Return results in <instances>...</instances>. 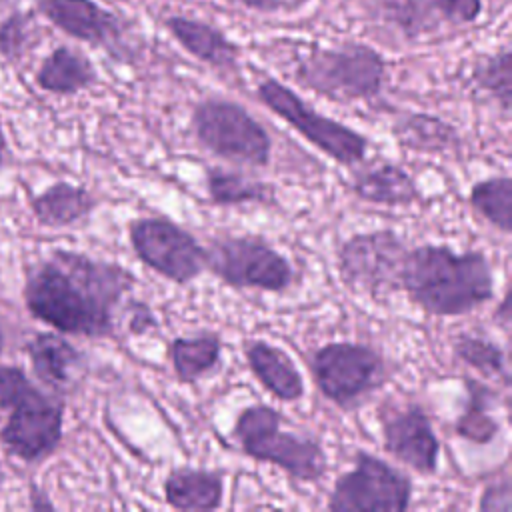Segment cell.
Wrapping results in <instances>:
<instances>
[{"mask_svg":"<svg viewBox=\"0 0 512 512\" xmlns=\"http://www.w3.org/2000/svg\"><path fill=\"white\" fill-rule=\"evenodd\" d=\"M134 286L136 276L116 262L56 250L28 272L24 300L58 332L110 338L116 334V310Z\"/></svg>","mask_w":512,"mask_h":512,"instance_id":"cell-1","label":"cell"},{"mask_svg":"<svg viewBox=\"0 0 512 512\" xmlns=\"http://www.w3.org/2000/svg\"><path fill=\"white\" fill-rule=\"evenodd\" d=\"M400 290L430 316H464L494 298V270L480 250L456 252L448 244L408 246Z\"/></svg>","mask_w":512,"mask_h":512,"instance_id":"cell-2","label":"cell"},{"mask_svg":"<svg viewBox=\"0 0 512 512\" xmlns=\"http://www.w3.org/2000/svg\"><path fill=\"white\" fill-rule=\"evenodd\" d=\"M284 416L268 404L242 408L232 426V438L244 456L280 468L296 482H318L328 472V456L314 436L284 430Z\"/></svg>","mask_w":512,"mask_h":512,"instance_id":"cell-3","label":"cell"},{"mask_svg":"<svg viewBox=\"0 0 512 512\" xmlns=\"http://www.w3.org/2000/svg\"><path fill=\"white\" fill-rule=\"evenodd\" d=\"M0 412L6 414L0 438L18 458L38 462L60 444L62 402L42 392L16 366H0Z\"/></svg>","mask_w":512,"mask_h":512,"instance_id":"cell-4","label":"cell"},{"mask_svg":"<svg viewBox=\"0 0 512 512\" xmlns=\"http://www.w3.org/2000/svg\"><path fill=\"white\" fill-rule=\"evenodd\" d=\"M310 372L320 394L340 410L360 408L384 386L386 358L360 342H328L310 354Z\"/></svg>","mask_w":512,"mask_h":512,"instance_id":"cell-5","label":"cell"},{"mask_svg":"<svg viewBox=\"0 0 512 512\" xmlns=\"http://www.w3.org/2000/svg\"><path fill=\"white\" fill-rule=\"evenodd\" d=\"M204 250L206 270L230 288L282 294L294 282L290 260L262 236L228 234Z\"/></svg>","mask_w":512,"mask_h":512,"instance_id":"cell-6","label":"cell"},{"mask_svg":"<svg viewBox=\"0 0 512 512\" xmlns=\"http://www.w3.org/2000/svg\"><path fill=\"white\" fill-rule=\"evenodd\" d=\"M192 130L198 144L216 158L248 168L270 164L268 130L236 102L216 98L200 102L192 112Z\"/></svg>","mask_w":512,"mask_h":512,"instance_id":"cell-7","label":"cell"},{"mask_svg":"<svg viewBox=\"0 0 512 512\" xmlns=\"http://www.w3.org/2000/svg\"><path fill=\"white\" fill-rule=\"evenodd\" d=\"M408 244L394 230L360 232L336 252L340 282L354 294L382 300L400 290V272Z\"/></svg>","mask_w":512,"mask_h":512,"instance_id":"cell-8","label":"cell"},{"mask_svg":"<svg viewBox=\"0 0 512 512\" xmlns=\"http://www.w3.org/2000/svg\"><path fill=\"white\" fill-rule=\"evenodd\" d=\"M414 484L406 472L386 460L356 450L354 468L338 476L326 508L334 512H404L410 508Z\"/></svg>","mask_w":512,"mask_h":512,"instance_id":"cell-9","label":"cell"},{"mask_svg":"<svg viewBox=\"0 0 512 512\" xmlns=\"http://www.w3.org/2000/svg\"><path fill=\"white\" fill-rule=\"evenodd\" d=\"M128 240L146 268L174 284H190L206 270L204 246L170 218H132L128 222Z\"/></svg>","mask_w":512,"mask_h":512,"instance_id":"cell-10","label":"cell"},{"mask_svg":"<svg viewBox=\"0 0 512 512\" xmlns=\"http://www.w3.org/2000/svg\"><path fill=\"white\" fill-rule=\"evenodd\" d=\"M260 100L288 126H292L314 148L342 166H354L368 152V138L354 128L316 112L296 92L278 80H266L258 86Z\"/></svg>","mask_w":512,"mask_h":512,"instance_id":"cell-11","label":"cell"},{"mask_svg":"<svg viewBox=\"0 0 512 512\" xmlns=\"http://www.w3.org/2000/svg\"><path fill=\"white\" fill-rule=\"evenodd\" d=\"M378 422L384 450L394 460L422 476L436 474L440 438L432 426L430 416L420 404L410 402L384 410L380 412Z\"/></svg>","mask_w":512,"mask_h":512,"instance_id":"cell-12","label":"cell"},{"mask_svg":"<svg viewBox=\"0 0 512 512\" xmlns=\"http://www.w3.org/2000/svg\"><path fill=\"white\" fill-rule=\"evenodd\" d=\"M382 62L368 50L322 54L310 62L304 80L332 100L370 98L382 84Z\"/></svg>","mask_w":512,"mask_h":512,"instance_id":"cell-13","label":"cell"},{"mask_svg":"<svg viewBox=\"0 0 512 512\" xmlns=\"http://www.w3.org/2000/svg\"><path fill=\"white\" fill-rule=\"evenodd\" d=\"M244 356L260 386L282 402H298L304 396V378L296 362L276 344L254 338L244 344Z\"/></svg>","mask_w":512,"mask_h":512,"instance_id":"cell-14","label":"cell"},{"mask_svg":"<svg viewBox=\"0 0 512 512\" xmlns=\"http://www.w3.org/2000/svg\"><path fill=\"white\" fill-rule=\"evenodd\" d=\"M164 500L170 508L182 512L218 510L224 500V476L210 468L178 466L162 482Z\"/></svg>","mask_w":512,"mask_h":512,"instance_id":"cell-15","label":"cell"},{"mask_svg":"<svg viewBox=\"0 0 512 512\" xmlns=\"http://www.w3.org/2000/svg\"><path fill=\"white\" fill-rule=\"evenodd\" d=\"M354 196L374 206H410L420 200V188L412 174L394 162L358 170L350 184Z\"/></svg>","mask_w":512,"mask_h":512,"instance_id":"cell-16","label":"cell"},{"mask_svg":"<svg viewBox=\"0 0 512 512\" xmlns=\"http://www.w3.org/2000/svg\"><path fill=\"white\" fill-rule=\"evenodd\" d=\"M168 360L180 384H194L220 366L222 338L216 332L176 336L168 342Z\"/></svg>","mask_w":512,"mask_h":512,"instance_id":"cell-17","label":"cell"},{"mask_svg":"<svg viewBox=\"0 0 512 512\" xmlns=\"http://www.w3.org/2000/svg\"><path fill=\"white\" fill-rule=\"evenodd\" d=\"M466 398L464 406L454 422V430L460 438L472 444H490L500 432V420L494 416L498 406V392L486 382L464 378Z\"/></svg>","mask_w":512,"mask_h":512,"instance_id":"cell-18","label":"cell"},{"mask_svg":"<svg viewBox=\"0 0 512 512\" xmlns=\"http://www.w3.org/2000/svg\"><path fill=\"white\" fill-rule=\"evenodd\" d=\"M28 356L36 376L54 390H66L82 366V354L58 334H36L28 344Z\"/></svg>","mask_w":512,"mask_h":512,"instance_id":"cell-19","label":"cell"},{"mask_svg":"<svg viewBox=\"0 0 512 512\" xmlns=\"http://www.w3.org/2000/svg\"><path fill=\"white\" fill-rule=\"evenodd\" d=\"M392 136L402 148L422 154H444L462 142L452 124L418 112L398 118L392 126Z\"/></svg>","mask_w":512,"mask_h":512,"instance_id":"cell-20","label":"cell"},{"mask_svg":"<svg viewBox=\"0 0 512 512\" xmlns=\"http://www.w3.org/2000/svg\"><path fill=\"white\" fill-rule=\"evenodd\" d=\"M94 206V196L86 188L70 182H56L32 200L34 216L44 226H70L80 222Z\"/></svg>","mask_w":512,"mask_h":512,"instance_id":"cell-21","label":"cell"},{"mask_svg":"<svg viewBox=\"0 0 512 512\" xmlns=\"http://www.w3.org/2000/svg\"><path fill=\"white\" fill-rule=\"evenodd\" d=\"M204 182L210 202L216 206L270 204L274 198V188L270 184L220 166H208L204 170Z\"/></svg>","mask_w":512,"mask_h":512,"instance_id":"cell-22","label":"cell"},{"mask_svg":"<svg viewBox=\"0 0 512 512\" xmlns=\"http://www.w3.org/2000/svg\"><path fill=\"white\" fill-rule=\"evenodd\" d=\"M42 8L60 28L84 40H102L114 30L112 16L88 0H44Z\"/></svg>","mask_w":512,"mask_h":512,"instance_id":"cell-23","label":"cell"},{"mask_svg":"<svg viewBox=\"0 0 512 512\" xmlns=\"http://www.w3.org/2000/svg\"><path fill=\"white\" fill-rule=\"evenodd\" d=\"M452 352L462 364L476 370L480 376L498 380L504 388L510 386L508 358L496 340L484 334L462 332L452 340Z\"/></svg>","mask_w":512,"mask_h":512,"instance_id":"cell-24","label":"cell"},{"mask_svg":"<svg viewBox=\"0 0 512 512\" xmlns=\"http://www.w3.org/2000/svg\"><path fill=\"white\" fill-rule=\"evenodd\" d=\"M470 206L478 216H482L490 226L502 234L512 230V178L510 176H490L478 180L470 188Z\"/></svg>","mask_w":512,"mask_h":512,"instance_id":"cell-25","label":"cell"},{"mask_svg":"<svg viewBox=\"0 0 512 512\" xmlns=\"http://www.w3.org/2000/svg\"><path fill=\"white\" fill-rule=\"evenodd\" d=\"M92 80L94 72L90 64L82 56L66 48L56 50L38 72V84L44 90L56 94L78 92L80 88H86Z\"/></svg>","mask_w":512,"mask_h":512,"instance_id":"cell-26","label":"cell"},{"mask_svg":"<svg viewBox=\"0 0 512 512\" xmlns=\"http://www.w3.org/2000/svg\"><path fill=\"white\" fill-rule=\"evenodd\" d=\"M172 30L178 36V40L200 60L210 62L214 66H228L234 60V48L212 28L186 22V20H174Z\"/></svg>","mask_w":512,"mask_h":512,"instance_id":"cell-27","label":"cell"},{"mask_svg":"<svg viewBox=\"0 0 512 512\" xmlns=\"http://www.w3.org/2000/svg\"><path fill=\"white\" fill-rule=\"evenodd\" d=\"M482 86L500 102L502 110H510V64L508 56H500L494 62L486 66V70L480 76Z\"/></svg>","mask_w":512,"mask_h":512,"instance_id":"cell-28","label":"cell"},{"mask_svg":"<svg viewBox=\"0 0 512 512\" xmlns=\"http://www.w3.org/2000/svg\"><path fill=\"white\" fill-rule=\"evenodd\" d=\"M478 510L482 512H512V490L510 478L502 476L490 482L478 500Z\"/></svg>","mask_w":512,"mask_h":512,"instance_id":"cell-29","label":"cell"},{"mask_svg":"<svg viewBox=\"0 0 512 512\" xmlns=\"http://www.w3.org/2000/svg\"><path fill=\"white\" fill-rule=\"evenodd\" d=\"M126 330L132 336H146L154 330H158L160 322L154 314V310L148 306V302L142 300H128L126 302Z\"/></svg>","mask_w":512,"mask_h":512,"instance_id":"cell-30","label":"cell"},{"mask_svg":"<svg viewBox=\"0 0 512 512\" xmlns=\"http://www.w3.org/2000/svg\"><path fill=\"white\" fill-rule=\"evenodd\" d=\"M440 4L460 20H470L478 12V0H440Z\"/></svg>","mask_w":512,"mask_h":512,"instance_id":"cell-31","label":"cell"},{"mask_svg":"<svg viewBox=\"0 0 512 512\" xmlns=\"http://www.w3.org/2000/svg\"><path fill=\"white\" fill-rule=\"evenodd\" d=\"M510 320H512V314H510V290H506L502 300H500V304H498V308H496V312H494V322L500 324L508 332Z\"/></svg>","mask_w":512,"mask_h":512,"instance_id":"cell-32","label":"cell"},{"mask_svg":"<svg viewBox=\"0 0 512 512\" xmlns=\"http://www.w3.org/2000/svg\"><path fill=\"white\" fill-rule=\"evenodd\" d=\"M4 156V136H2V128H0V160Z\"/></svg>","mask_w":512,"mask_h":512,"instance_id":"cell-33","label":"cell"},{"mask_svg":"<svg viewBox=\"0 0 512 512\" xmlns=\"http://www.w3.org/2000/svg\"><path fill=\"white\" fill-rule=\"evenodd\" d=\"M0 350H2V330H0Z\"/></svg>","mask_w":512,"mask_h":512,"instance_id":"cell-34","label":"cell"},{"mask_svg":"<svg viewBox=\"0 0 512 512\" xmlns=\"http://www.w3.org/2000/svg\"><path fill=\"white\" fill-rule=\"evenodd\" d=\"M0 484H2V468H0Z\"/></svg>","mask_w":512,"mask_h":512,"instance_id":"cell-35","label":"cell"}]
</instances>
